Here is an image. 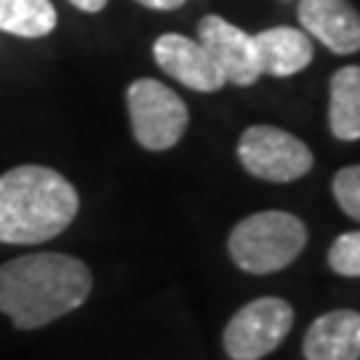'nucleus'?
Returning <instances> with one entry per match:
<instances>
[{
    "mask_svg": "<svg viewBox=\"0 0 360 360\" xmlns=\"http://www.w3.org/2000/svg\"><path fill=\"white\" fill-rule=\"evenodd\" d=\"M72 6H75L77 11H86V13H99L107 8V3L110 0H70Z\"/></svg>",
    "mask_w": 360,
    "mask_h": 360,
    "instance_id": "f3484780",
    "label": "nucleus"
},
{
    "mask_svg": "<svg viewBox=\"0 0 360 360\" xmlns=\"http://www.w3.org/2000/svg\"><path fill=\"white\" fill-rule=\"evenodd\" d=\"M328 126L339 142L360 139V67L336 70L328 86Z\"/></svg>",
    "mask_w": 360,
    "mask_h": 360,
    "instance_id": "f8f14e48",
    "label": "nucleus"
},
{
    "mask_svg": "<svg viewBox=\"0 0 360 360\" xmlns=\"http://www.w3.org/2000/svg\"><path fill=\"white\" fill-rule=\"evenodd\" d=\"M91 288L89 264L62 251L25 254L0 264V312L19 331H35L75 312Z\"/></svg>",
    "mask_w": 360,
    "mask_h": 360,
    "instance_id": "f257e3e1",
    "label": "nucleus"
},
{
    "mask_svg": "<svg viewBox=\"0 0 360 360\" xmlns=\"http://www.w3.org/2000/svg\"><path fill=\"white\" fill-rule=\"evenodd\" d=\"M307 245L304 221L288 211H257L238 221L227 251L235 267L248 275H272L294 264Z\"/></svg>",
    "mask_w": 360,
    "mask_h": 360,
    "instance_id": "7ed1b4c3",
    "label": "nucleus"
},
{
    "mask_svg": "<svg viewBox=\"0 0 360 360\" xmlns=\"http://www.w3.org/2000/svg\"><path fill=\"white\" fill-rule=\"evenodd\" d=\"M257 56L262 75L270 77H291L312 65V38L304 30L296 27H270L254 35Z\"/></svg>",
    "mask_w": 360,
    "mask_h": 360,
    "instance_id": "9b49d317",
    "label": "nucleus"
},
{
    "mask_svg": "<svg viewBox=\"0 0 360 360\" xmlns=\"http://www.w3.org/2000/svg\"><path fill=\"white\" fill-rule=\"evenodd\" d=\"M334 198L349 219L360 221V166L339 168L334 176Z\"/></svg>",
    "mask_w": 360,
    "mask_h": 360,
    "instance_id": "2eb2a0df",
    "label": "nucleus"
},
{
    "mask_svg": "<svg viewBox=\"0 0 360 360\" xmlns=\"http://www.w3.org/2000/svg\"><path fill=\"white\" fill-rule=\"evenodd\" d=\"M155 65L168 77H174L184 89L200 91V94H217L227 86L217 62L208 56L200 40H193L181 32H163L153 43Z\"/></svg>",
    "mask_w": 360,
    "mask_h": 360,
    "instance_id": "6e6552de",
    "label": "nucleus"
},
{
    "mask_svg": "<svg viewBox=\"0 0 360 360\" xmlns=\"http://www.w3.org/2000/svg\"><path fill=\"white\" fill-rule=\"evenodd\" d=\"M131 134L147 153H166L181 142L190 126V110L174 89L155 77H136L126 89Z\"/></svg>",
    "mask_w": 360,
    "mask_h": 360,
    "instance_id": "20e7f679",
    "label": "nucleus"
},
{
    "mask_svg": "<svg viewBox=\"0 0 360 360\" xmlns=\"http://www.w3.org/2000/svg\"><path fill=\"white\" fill-rule=\"evenodd\" d=\"M198 40L217 62L227 83L248 89L262 77L254 35L221 19L219 13H208L198 22Z\"/></svg>",
    "mask_w": 360,
    "mask_h": 360,
    "instance_id": "0eeeda50",
    "label": "nucleus"
},
{
    "mask_svg": "<svg viewBox=\"0 0 360 360\" xmlns=\"http://www.w3.org/2000/svg\"><path fill=\"white\" fill-rule=\"evenodd\" d=\"M59 13L51 0H0V32L13 38L38 40L51 35Z\"/></svg>",
    "mask_w": 360,
    "mask_h": 360,
    "instance_id": "ddd939ff",
    "label": "nucleus"
},
{
    "mask_svg": "<svg viewBox=\"0 0 360 360\" xmlns=\"http://www.w3.org/2000/svg\"><path fill=\"white\" fill-rule=\"evenodd\" d=\"M299 25L328 51L347 56L360 51V11L349 0H299Z\"/></svg>",
    "mask_w": 360,
    "mask_h": 360,
    "instance_id": "1a4fd4ad",
    "label": "nucleus"
},
{
    "mask_svg": "<svg viewBox=\"0 0 360 360\" xmlns=\"http://www.w3.org/2000/svg\"><path fill=\"white\" fill-rule=\"evenodd\" d=\"M294 326V307L281 296H262L238 309L224 328L230 360H262L283 345Z\"/></svg>",
    "mask_w": 360,
    "mask_h": 360,
    "instance_id": "423d86ee",
    "label": "nucleus"
},
{
    "mask_svg": "<svg viewBox=\"0 0 360 360\" xmlns=\"http://www.w3.org/2000/svg\"><path fill=\"white\" fill-rule=\"evenodd\" d=\"M80 195L56 168L25 163L0 174V243L40 245L75 221Z\"/></svg>",
    "mask_w": 360,
    "mask_h": 360,
    "instance_id": "f03ea898",
    "label": "nucleus"
},
{
    "mask_svg": "<svg viewBox=\"0 0 360 360\" xmlns=\"http://www.w3.org/2000/svg\"><path fill=\"white\" fill-rule=\"evenodd\" d=\"M328 267L345 278H360V230L339 235L328 251Z\"/></svg>",
    "mask_w": 360,
    "mask_h": 360,
    "instance_id": "4468645a",
    "label": "nucleus"
},
{
    "mask_svg": "<svg viewBox=\"0 0 360 360\" xmlns=\"http://www.w3.org/2000/svg\"><path fill=\"white\" fill-rule=\"evenodd\" d=\"M302 352L304 360H360V312L334 309L315 318Z\"/></svg>",
    "mask_w": 360,
    "mask_h": 360,
    "instance_id": "9d476101",
    "label": "nucleus"
},
{
    "mask_svg": "<svg viewBox=\"0 0 360 360\" xmlns=\"http://www.w3.org/2000/svg\"><path fill=\"white\" fill-rule=\"evenodd\" d=\"M136 3L144 6V8H150V11H176L187 0H136Z\"/></svg>",
    "mask_w": 360,
    "mask_h": 360,
    "instance_id": "dca6fc26",
    "label": "nucleus"
},
{
    "mask_svg": "<svg viewBox=\"0 0 360 360\" xmlns=\"http://www.w3.org/2000/svg\"><path fill=\"white\" fill-rule=\"evenodd\" d=\"M240 166L262 181L288 184L307 176L312 168V153L299 136L278 126L257 123L248 126L238 139Z\"/></svg>",
    "mask_w": 360,
    "mask_h": 360,
    "instance_id": "39448f33",
    "label": "nucleus"
}]
</instances>
